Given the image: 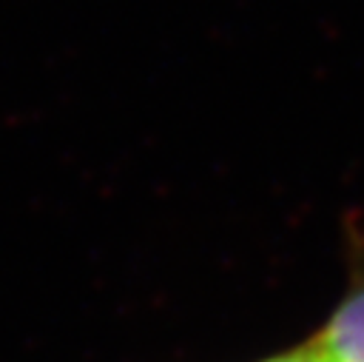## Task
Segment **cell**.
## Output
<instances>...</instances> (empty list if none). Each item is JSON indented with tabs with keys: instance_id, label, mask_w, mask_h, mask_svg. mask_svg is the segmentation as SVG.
Wrapping results in <instances>:
<instances>
[{
	"instance_id": "obj_1",
	"label": "cell",
	"mask_w": 364,
	"mask_h": 362,
	"mask_svg": "<svg viewBox=\"0 0 364 362\" xmlns=\"http://www.w3.org/2000/svg\"><path fill=\"white\" fill-rule=\"evenodd\" d=\"M310 345L321 362H364V285L338 305Z\"/></svg>"
},
{
	"instance_id": "obj_2",
	"label": "cell",
	"mask_w": 364,
	"mask_h": 362,
	"mask_svg": "<svg viewBox=\"0 0 364 362\" xmlns=\"http://www.w3.org/2000/svg\"><path fill=\"white\" fill-rule=\"evenodd\" d=\"M264 362H321V356L316 353V348H313V345H304V348L287 351V353L273 356V359H264Z\"/></svg>"
}]
</instances>
